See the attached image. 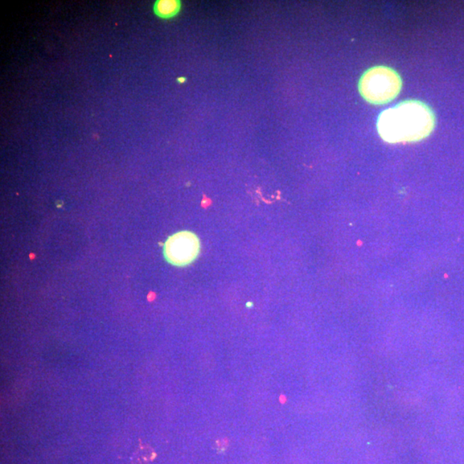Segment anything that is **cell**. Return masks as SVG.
I'll list each match as a JSON object with an SVG mask.
<instances>
[{
  "instance_id": "cell-1",
  "label": "cell",
  "mask_w": 464,
  "mask_h": 464,
  "mask_svg": "<svg viewBox=\"0 0 464 464\" xmlns=\"http://www.w3.org/2000/svg\"><path fill=\"white\" fill-rule=\"evenodd\" d=\"M435 121L433 110L424 102L406 100L380 114L377 132L388 143L418 142L433 132Z\"/></svg>"
},
{
  "instance_id": "cell-2",
  "label": "cell",
  "mask_w": 464,
  "mask_h": 464,
  "mask_svg": "<svg viewBox=\"0 0 464 464\" xmlns=\"http://www.w3.org/2000/svg\"><path fill=\"white\" fill-rule=\"evenodd\" d=\"M402 80L395 70L377 65L365 71L359 82V90L364 99L373 105L389 104L399 95Z\"/></svg>"
},
{
  "instance_id": "cell-3",
  "label": "cell",
  "mask_w": 464,
  "mask_h": 464,
  "mask_svg": "<svg viewBox=\"0 0 464 464\" xmlns=\"http://www.w3.org/2000/svg\"><path fill=\"white\" fill-rule=\"evenodd\" d=\"M200 252V241L195 233L178 232L168 237L163 245L166 261L176 266H186L194 262Z\"/></svg>"
},
{
  "instance_id": "cell-4",
  "label": "cell",
  "mask_w": 464,
  "mask_h": 464,
  "mask_svg": "<svg viewBox=\"0 0 464 464\" xmlns=\"http://www.w3.org/2000/svg\"><path fill=\"white\" fill-rule=\"evenodd\" d=\"M182 8L179 0H158L153 5L156 16L163 19H170L178 15Z\"/></svg>"
},
{
  "instance_id": "cell-5",
  "label": "cell",
  "mask_w": 464,
  "mask_h": 464,
  "mask_svg": "<svg viewBox=\"0 0 464 464\" xmlns=\"http://www.w3.org/2000/svg\"><path fill=\"white\" fill-rule=\"evenodd\" d=\"M155 458L154 450L151 446L141 443L138 450L131 457V463L132 464H147L153 461Z\"/></svg>"
},
{
  "instance_id": "cell-6",
  "label": "cell",
  "mask_w": 464,
  "mask_h": 464,
  "mask_svg": "<svg viewBox=\"0 0 464 464\" xmlns=\"http://www.w3.org/2000/svg\"><path fill=\"white\" fill-rule=\"evenodd\" d=\"M178 82L180 84H183L185 82H186V77H178Z\"/></svg>"
},
{
  "instance_id": "cell-7",
  "label": "cell",
  "mask_w": 464,
  "mask_h": 464,
  "mask_svg": "<svg viewBox=\"0 0 464 464\" xmlns=\"http://www.w3.org/2000/svg\"><path fill=\"white\" fill-rule=\"evenodd\" d=\"M247 306H253V303H247Z\"/></svg>"
}]
</instances>
